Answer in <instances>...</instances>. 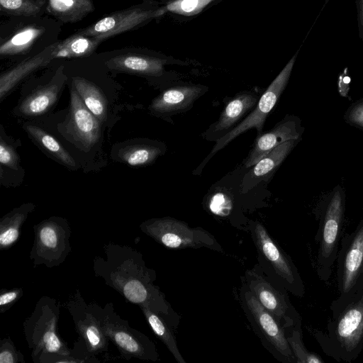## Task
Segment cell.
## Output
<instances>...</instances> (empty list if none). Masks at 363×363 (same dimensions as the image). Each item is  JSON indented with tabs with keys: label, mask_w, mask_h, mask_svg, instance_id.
I'll return each mask as SVG.
<instances>
[{
	"label": "cell",
	"mask_w": 363,
	"mask_h": 363,
	"mask_svg": "<svg viewBox=\"0 0 363 363\" xmlns=\"http://www.w3.org/2000/svg\"><path fill=\"white\" fill-rule=\"evenodd\" d=\"M104 257L98 255L94 259L93 269L97 277L129 302L179 319L155 284L156 272L147 267L140 252L127 245L108 242L104 246Z\"/></svg>",
	"instance_id": "obj_1"
},
{
	"label": "cell",
	"mask_w": 363,
	"mask_h": 363,
	"mask_svg": "<svg viewBox=\"0 0 363 363\" xmlns=\"http://www.w3.org/2000/svg\"><path fill=\"white\" fill-rule=\"evenodd\" d=\"M60 303L48 296L41 297L32 313L23 323V333L31 357L35 363L96 362L86 352H74L68 348L58 335Z\"/></svg>",
	"instance_id": "obj_2"
},
{
	"label": "cell",
	"mask_w": 363,
	"mask_h": 363,
	"mask_svg": "<svg viewBox=\"0 0 363 363\" xmlns=\"http://www.w3.org/2000/svg\"><path fill=\"white\" fill-rule=\"evenodd\" d=\"M330 309L332 316L325 330L311 329V333L328 356L350 362L363 348V289Z\"/></svg>",
	"instance_id": "obj_3"
},
{
	"label": "cell",
	"mask_w": 363,
	"mask_h": 363,
	"mask_svg": "<svg viewBox=\"0 0 363 363\" xmlns=\"http://www.w3.org/2000/svg\"><path fill=\"white\" fill-rule=\"evenodd\" d=\"M62 24L48 14L9 16L0 26V57L16 63L36 55L60 39Z\"/></svg>",
	"instance_id": "obj_4"
},
{
	"label": "cell",
	"mask_w": 363,
	"mask_h": 363,
	"mask_svg": "<svg viewBox=\"0 0 363 363\" xmlns=\"http://www.w3.org/2000/svg\"><path fill=\"white\" fill-rule=\"evenodd\" d=\"M345 205V191L338 184L321 198L315 209L318 220L315 236L317 244L315 270L323 281H329L336 262L343 235Z\"/></svg>",
	"instance_id": "obj_5"
},
{
	"label": "cell",
	"mask_w": 363,
	"mask_h": 363,
	"mask_svg": "<svg viewBox=\"0 0 363 363\" xmlns=\"http://www.w3.org/2000/svg\"><path fill=\"white\" fill-rule=\"evenodd\" d=\"M247 232L257 250V264L264 274L292 295L303 297L305 286L297 267L272 239L264 225L258 220H249Z\"/></svg>",
	"instance_id": "obj_6"
},
{
	"label": "cell",
	"mask_w": 363,
	"mask_h": 363,
	"mask_svg": "<svg viewBox=\"0 0 363 363\" xmlns=\"http://www.w3.org/2000/svg\"><path fill=\"white\" fill-rule=\"evenodd\" d=\"M241 282L239 293L240 306L264 347L281 362L296 363L283 326L261 305L244 281L241 279Z\"/></svg>",
	"instance_id": "obj_7"
},
{
	"label": "cell",
	"mask_w": 363,
	"mask_h": 363,
	"mask_svg": "<svg viewBox=\"0 0 363 363\" xmlns=\"http://www.w3.org/2000/svg\"><path fill=\"white\" fill-rule=\"evenodd\" d=\"M335 263L338 296L330 306L344 303L363 289V217L352 232L342 235Z\"/></svg>",
	"instance_id": "obj_8"
},
{
	"label": "cell",
	"mask_w": 363,
	"mask_h": 363,
	"mask_svg": "<svg viewBox=\"0 0 363 363\" xmlns=\"http://www.w3.org/2000/svg\"><path fill=\"white\" fill-rule=\"evenodd\" d=\"M140 229L159 244L174 250L208 248L219 252L223 249L214 235L201 227H191L172 217L151 218Z\"/></svg>",
	"instance_id": "obj_9"
},
{
	"label": "cell",
	"mask_w": 363,
	"mask_h": 363,
	"mask_svg": "<svg viewBox=\"0 0 363 363\" xmlns=\"http://www.w3.org/2000/svg\"><path fill=\"white\" fill-rule=\"evenodd\" d=\"M29 257L35 267L52 268L62 264L71 252V229L67 219L51 216L33 225Z\"/></svg>",
	"instance_id": "obj_10"
},
{
	"label": "cell",
	"mask_w": 363,
	"mask_h": 363,
	"mask_svg": "<svg viewBox=\"0 0 363 363\" xmlns=\"http://www.w3.org/2000/svg\"><path fill=\"white\" fill-rule=\"evenodd\" d=\"M297 54L298 52L292 57L269 84L260 96L253 110L233 130L216 141V144L211 152L194 172V174H200L206 164L217 152L225 147L228 143L244 132L252 128H256L257 135L262 133L266 118L277 104L289 82Z\"/></svg>",
	"instance_id": "obj_11"
},
{
	"label": "cell",
	"mask_w": 363,
	"mask_h": 363,
	"mask_svg": "<svg viewBox=\"0 0 363 363\" xmlns=\"http://www.w3.org/2000/svg\"><path fill=\"white\" fill-rule=\"evenodd\" d=\"M102 328L122 357L156 362L160 356L155 344L145 334L130 326L115 311L112 303L102 308Z\"/></svg>",
	"instance_id": "obj_12"
},
{
	"label": "cell",
	"mask_w": 363,
	"mask_h": 363,
	"mask_svg": "<svg viewBox=\"0 0 363 363\" xmlns=\"http://www.w3.org/2000/svg\"><path fill=\"white\" fill-rule=\"evenodd\" d=\"M241 279L284 328L301 323V317L291 303L288 291L272 281L258 264L247 269Z\"/></svg>",
	"instance_id": "obj_13"
},
{
	"label": "cell",
	"mask_w": 363,
	"mask_h": 363,
	"mask_svg": "<svg viewBox=\"0 0 363 363\" xmlns=\"http://www.w3.org/2000/svg\"><path fill=\"white\" fill-rule=\"evenodd\" d=\"M166 11L165 6L158 7L152 2L145 1L111 12L77 31L104 42L116 35L138 29L163 16Z\"/></svg>",
	"instance_id": "obj_14"
},
{
	"label": "cell",
	"mask_w": 363,
	"mask_h": 363,
	"mask_svg": "<svg viewBox=\"0 0 363 363\" xmlns=\"http://www.w3.org/2000/svg\"><path fill=\"white\" fill-rule=\"evenodd\" d=\"M35 86L20 101L14 113L23 118H34L45 114L55 105L67 83L63 60H54L48 70L39 78L33 79Z\"/></svg>",
	"instance_id": "obj_15"
},
{
	"label": "cell",
	"mask_w": 363,
	"mask_h": 363,
	"mask_svg": "<svg viewBox=\"0 0 363 363\" xmlns=\"http://www.w3.org/2000/svg\"><path fill=\"white\" fill-rule=\"evenodd\" d=\"M65 307L89 353L95 357L107 352L109 340L102 328V307L96 303H87L79 289L69 295Z\"/></svg>",
	"instance_id": "obj_16"
},
{
	"label": "cell",
	"mask_w": 363,
	"mask_h": 363,
	"mask_svg": "<svg viewBox=\"0 0 363 363\" xmlns=\"http://www.w3.org/2000/svg\"><path fill=\"white\" fill-rule=\"evenodd\" d=\"M108 72L125 73L143 77H162L167 60L147 50L125 47L96 52Z\"/></svg>",
	"instance_id": "obj_17"
},
{
	"label": "cell",
	"mask_w": 363,
	"mask_h": 363,
	"mask_svg": "<svg viewBox=\"0 0 363 363\" xmlns=\"http://www.w3.org/2000/svg\"><path fill=\"white\" fill-rule=\"evenodd\" d=\"M304 127L301 119L294 115H286L270 130L257 135L252 148L243 161L244 167L255 165L264 156L278 145L290 140H301Z\"/></svg>",
	"instance_id": "obj_18"
},
{
	"label": "cell",
	"mask_w": 363,
	"mask_h": 363,
	"mask_svg": "<svg viewBox=\"0 0 363 363\" xmlns=\"http://www.w3.org/2000/svg\"><path fill=\"white\" fill-rule=\"evenodd\" d=\"M68 130L80 146L89 149L100 140L101 123L85 106L77 92L70 86Z\"/></svg>",
	"instance_id": "obj_19"
},
{
	"label": "cell",
	"mask_w": 363,
	"mask_h": 363,
	"mask_svg": "<svg viewBox=\"0 0 363 363\" xmlns=\"http://www.w3.org/2000/svg\"><path fill=\"white\" fill-rule=\"evenodd\" d=\"M258 95L244 91L231 98L218 119L203 133L208 140L217 141L233 130L254 108L258 102Z\"/></svg>",
	"instance_id": "obj_20"
},
{
	"label": "cell",
	"mask_w": 363,
	"mask_h": 363,
	"mask_svg": "<svg viewBox=\"0 0 363 363\" xmlns=\"http://www.w3.org/2000/svg\"><path fill=\"white\" fill-rule=\"evenodd\" d=\"M207 90L206 86L200 84L179 85L166 89L152 101L149 110L160 117L188 111Z\"/></svg>",
	"instance_id": "obj_21"
},
{
	"label": "cell",
	"mask_w": 363,
	"mask_h": 363,
	"mask_svg": "<svg viewBox=\"0 0 363 363\" xmlns=\"http://www.w3.org/2000/svg\"><path fill=\"white\" fill-rule=\"evenodd\" d=\"M300 140H290L284 142L253 165L242 179L241 192L246 194L261 182H269Z\"/></svg>",
	"instance_id": "obj_22"
},
{
	"label": "cell",
	"mask_w": 363,
	"mask_h": 363,
	"mask_svg": "<svg viewBox=\"0 0 363 363\" xmlns=\"http://www.w3.org/2000/svg\"><path fill=\"white\" fill-rule=\"evenodd\" d=\"M56 43L33 57L16 63L0 75V99L2 101L23 79L38 69L48 67L54 60Z\"/></svg>",
	"instance_id": "obj_23"
},
{
	"label": "cell",
	"mask_w": 363,
	"mask_h": 363,
	"mask_svg": "<svg viewBox=\"0 0 363 363\" xmlns=\"http://www.w3.org/2000/svg\"><path fill=\"white\" fill-rule=\"evenodd\" d=\"M166 151L164 143L156 140H143L124 143L117 149L116 160L132 167H140L154 162Z\"/></svg>",
	"instance_id": "obj_24"
},
{
	"label": "cell",
	"mask_w": 363,
	"mask_h": 363,
	"mask_svg": "<svg viewBox=\"0 0 363 363\" xmlns=\"http://www.w3.org/2000/svg\"><path fill=\"white\" fill-rule=\"evenodd\" d=\"M141 311L155 335L164 343L178 363H186L178 348L174 330L179 319L155 312L145 306H140Z\"/></svg>",
	"instance_id": "obj_25"
},
{
	"label": "cell",
	"mask_w": 363,
	"mask_h": 363,
	"mask_svg": "<svg viewBox=\"0 0 363 363\" xmlns=\"http://www.w3.org/2000/svg\"><path fill=\"white\" fill-rule=\"evenodd\" d=\"M103 42L96 38L74 32L59 40L53 53L54 60H71L89 57L96 53Z\"/></svg>",
	"instance_id": "obj_26"
},
{
	"label": "cell",
	"mask_w": 363,
	"mask_h": 363,
	"mask_svg": "<svg viewBox=\"0 0 363 363\" xmlns=\"http://www.w3.org/2000/svg\"><path fill=\"white\" fill-rule=\"evenodd\" d=\"M95 9L92 0H48L46 14L62 23L82 21Z\"/></svg>",
	"instance_id": "obj_27"
},
{
	"label": "cell",
	"mask_w": 363,
	"mask_h": 363,
	"mask_svg": "<svg viewBox=\"0 0 363 363\" xmlns=\"http://www.w3.org/2000/svg\"><path fill=\"white\" fill-rule=\"evenodd\" d=\"M35 206L26 203L13 208L0 220V249L6 250L18 240L21 228Z\"/></svg>",
	"instance_id": "obj_28"
},
{
	"label": "cell",
	"mask_w": 363,
	"mask_h": 363,
	"mask_svg": "<svg viewBox=\"0 0 363 363\" xmlns=\"http://www.w3.org/2000/svg\"><path fill=\"white\" fill-rule=\"evenodd\" d=\"M24 129L28 134L43 149L48 152L57 162L67 167L76 169L77 163L62 145L52 135L47 133L40 127L34 125L26 124Z\"/></svg>",
	"instance_id": "obj_29"
},
{
	"label": "cell",
	"mask_w": 363,
	"mask_h": 363,
	"mask_svg": "<svg viewBox=\"0 0 363 363\" xmlns=\"http://www.w3.org/2000/svg\"><path fill=\"white\" fill-rule=\"evenodd\" d=\"M48 0H0L1 16H40L46 14Z\"/></svg>",
	"instance_id": "obj_30"
},
{
	"label": "cell",
	"mask_w": 363,
	"mask_h": 363,
	"mask_svg": "<svg viewBox=\"0 0 363 363\" xmlns=\"http://www.w3.org/2000/svg\"><path fill=\"white\" fill-rule=\"evenodd\" d=\"M285 335L290 348L294 355L296 363H322L324 361L318 354L308 351L303 341L301 323L284 328Z\"/></svg>",
	"instance_id": "obj_31"
},
{
	"label": "cell",
	"mask_w": 363,
	"mask_h": 363,
	"mask_svg": "<svg viewBox=\"0 0 363 363\" xmlns=\"http://www.w3.org/2000/svg\"><path fill=\"white\" fill-rule=\"evenodd\" d=\"M215 0H175L165 6L167 11L190 16L200 13Z\"/></svg>",
	"instance_id": "obj_32"
},
{
	"label": "cell",
	"mask_w": 363,
	"mask_h": 363,
	"mask_svg": "<svg viewBox=\"0 0 363 363\" xmlns=\"http://www.w3.org/2000/svg\"><path fill=\"white\" fill-rule=\"evenodd\" d=\"M0 164L1 168L7 167L18 170L19 166V157L13 145L9 144L1 134L0 140Z\"/></svg>",
	"instance_id": "obj_33"
},
{
	"label": "cell",
	"mask_w": 363,
	"mask_h": 363,
	"mask_svg": "<svg viewBox=\"0 0 363 363\" xmlns=\"http://www.w3.org/2000/svg\"><path fill=\"white\" fill-rule=\"evenodd\" d=\"M21 352L9 337L0 340V363H24Z\"/></svg>",
	"instance_id": "obj_34"
},
{
	"label": "cell",
	"mask_w": 363,
	"mask_h": 363,
	"mask_svg": "<svg viewBox=\"0 0 363 363\" xmlns=\"http://www.w3.org/2000/svg\"><path fill=\"white\" fill-rule=\"evenodd\" d=\"M343 118L347 124L363 130V98L353 102L345 111Z\"/></svg>",
	"instance_id": "obj_35"
},
{
	"label": "cell",
	"mask_w": 363,
	"mask_h": 363,
	"mask_svg": "<svg viewBox=\"0 0 363 363\" xmlns=\"http://www.w3.org/2000/svg\"><path fill=\"white\" fill-rule=\"evenodd\" d=\"M23 295L21 288H14L9 291H1L0 294V313L9 310Z\"/></svg>",
	"instance_id": "obj_36"
},
{
	"label": "cell",
	"mask_w": 363,
	"mask_h": 363,
	"mask_svg": "<svg viewBox=\"0 0 363 363\" xmlns=\"http://www.w3.org/2000/svg\"><path fill=\"white\" fill-rule=\"evenodd\" d=\"M351 78L349 75L348 68L345 67L344 70L340 73L337 79V91L340 96L351 100L349 95L350 89Z\"/></svg>",
	"instance_id": "obj_37"
},
{
	"label": "cell",
	"mask_w": 363,
	"mask_h": 363,
	"mask_svg": "<svg viewBox=\"0 0 363 363\" xmlns=\"http://www.w3.org/2000/svg\"><path fill=\"white\" fill-rule=\"evenodd\" d=\"M359 20L363 31V0H359Z\"/></svg>",
	"instance_id": "obj_38"
},
{
	"label": "cell",
	"mask_w": 363,
	"mask_h": 363,
	"mask_svg": "<svg viewBox=\"0 0 363 363\" xmlns=\"http://www.w3.org/2000/svg\"><path fill=\"white\" fill-rule=\"evenodd\" d=\"M167 1H175V0H167Z\"/></svg>",
	"instance_id": "obj_39"
},
{
	"label": "cell",
	"mask_w": 363,
	"mask_h": 363,
	"mask_svg": "<svg viewBox=\"0 0 363 363\" xmlns=\"http://www.w3.org/2000/svg\"><path fill=\"white\" fill-rule=\"evenodd\" d=\"M328 1H330V0H325V4H326Z\"/></svg>",
	"instance_id": "obj_40"
}]
</instances>
